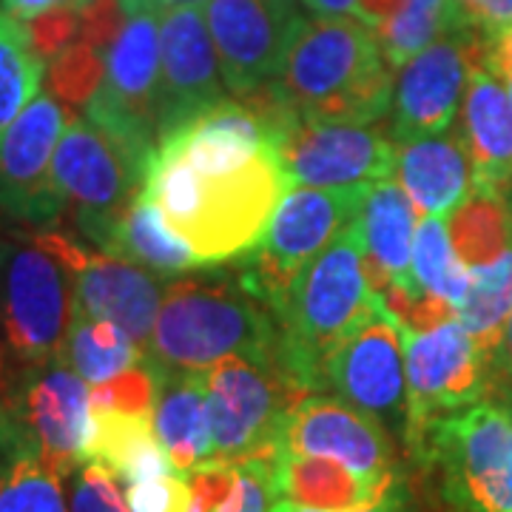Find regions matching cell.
<instances>
[{"label":"cell","instance_id":"obj_1","mask_svg":"<svg viewBox=\"0 0 512 512\" xmlns=\"http://www.w3.org/2000/svg\"><path fill=\"white\" fill-rule=\"evenodd\" d=\"M291 188L279 148H268L251 165L222 174L194 171L157 148L143 185L168 228L205 268L248 254Z\"/></svg>","mask_w":512,"mask_h":512},{"label":"cell","instance_id":"obj_2","mask_svg":"<svg viewBox=\"0 0 512 512\" xmlns=\"http://www.w3.org/2000/svg\"><path fill=\"white\" fill-rule=\"evenodd\" d=\"M276 313L234 274H185L165 282L157 322L143 353L157 373H205L228 356L279 365Z\"/></svg>","mask_w":512,"mask_h":512},{"label":"cell","instance_id":"obj_3","mask_svg":"<svg viewBox=\"0 0 512 512\" xmlns=\"http://www.w3.org/2000/svg\"><path fill=\"white\" fill-rule=\"evenodd\" d=\"M268 86L296 120L376 123L390 114L396 80L362 20L313 18Z\"/></svg>","mask_w":512,"mask_h":512},{"label":"cell","instance_id":"obj_4","mask_svg":"<svg viewBox=\"0 0 512 512\" xmlns=\"http://www.w3.org/2000/svg\"><path fill=\"white\" fill-rule=\"evenodd\" d=\"M379 313L362 268V239L356 222L330 242L296 276L276 308L282 333V373L305 393L328 387L325 370L333 350Z\"/></svg>","mask_w":512,"mask_h":512},{"label":"cell","instance_id":"obj_5","mask_svg":"<svg viewBox=\"0 0 512 512\" xmlns=\"http://www.w3.org/2000/svg\"><path fill=\"white\" fill-rule=\"evenodd\" d=\"M92 421V384L63 356L43 365H15L0 393V458L32 456L57 476L83 464Z\"/></svg>","mask_w":512,"mask_h":512},{"label":"cell","instance_id":"obj_6","mask_svg":"<svg viewBox=\"0 0 512 512\" xmlns=\"http://www.w3.org/2000/svg\"><path fill=\"white\" fill-rule=\"evenodd\" d=\"M413 461L447 512H512V421L490 399L436 421Z\"/></svg>","mask_w":512,"mask_h":512},{"label":"cell","instance_id":"obj_7","mask_svg":"<svg viewBox=\"0 0 512 512\" xmlns=\"http://www.w3.org/2000/svg\"><path fill=\"white\" fill-rule=\"evenodd\" d=\"M77 311L69 265L37 234L0 239V345L15 365H43L63 356Z\"/></svg>","mask_w":512,"mask_h":512},{"label":"cell","instance_id":"obj_8","mask_svg":"<svg viewBox=\"0 0 512 512\" xmlns=\"http://www.w3.org/2000/svg\"><path fill=\"white\" fill-rule=\"evenodd\" d=\"M370 188H291L262 239L237 259L242 285L276 313L296 276L356 222Z\"/></svg>","mask_w":512,"mask_h":512},{"label":"cell","instance_id":"obj_9","mask_svg":"<svg viewBox=\"0 0 512 512\" xmlns=\"http://www.w3.org/2000/svg\"><path fill=\"white\" fill-rule=\"evenodd\" d=\"M151 157H140L94 126L72 117L55 151V180L83 239L106 251L120 220L146 185Z\"/></svg>","mask_w":512,"mask_h":512},{"label":"cell","instance_id":"obj_10","mask_svg":"<svg viewBox=\"0 0 512 512\" xmlns=\"http://www.w3.org/2000/svg\"><path fill=\"white\" fill-rule=\"evenodd\" d=\"M126 26L106 55V77L83 114L140 157L157 151L160 18L146 3H126Z\"/></svg>","mask_w":512,"mask_h":512},{"label":"cell","instance_id":"obj_11","mask_svg":"<svg viewBox=\"0 0 512 512\" xmlns=\"http://www.w3.org/2000/svg\"><path fill=\"white\" fill-rule=\"evenodd\" d=\"M402 345L407 370L404 450L413 458L436 421L490 396V362L458 316L427 333L404 336Z\"/></svg>","mask_w":512,"mask_h":512},{"label":"cell","instance_id":"obj_12","mask_svg":"<svg viewBox=\"0 0 512 512\" xmlns=\"http://www.w3.org/2000/svg\"><path fill=\"white\" fill-rule=\"evenodd\" d=\"M202 376L214 458L234 464L271 450L285 413L308 396L279 367L245 356H228Z\"/></svg>","mask_w":512,"mask_h":512},{"label":"cell","instance_id":"obj_13","mask_svg":"<svg viewBox=\"0 0 512 512\" xmlns=\"http://www.w3.org/2000/svg\"><path fill=\"white\" fill-rule=\"evenodd\" d=\"M69 120L52 94H37L0 137V217L32 231H52L63 217L55 151Z\"/></svg>","mask_w":512,"mask_h":512},{"label":"cell","instance_id":"obj_14","mask_svg":"<svg viewBox=\"0 0 512 512\" xmlns=\"http://www.w3.org/2000/svg\"><path fill=\"white\" fill-rule=\"evenodd\" d=\"M222 80L239 100L274 83L305 18L296 0H208Z\"/></svg>","mask_w":512,"mask_h":512},{"label":"cell","instance_id":"obj_15","mask_svg":"<svg viewBox=\"0 0 512 512\" xmlns=\"http://www.w3.org/2000/svg\"><path fill=\"white\" fill-rule=\"evenodd\" d=\"M291 185L302 188H370L393 180L399 143L373 123L296 120L282 143Z\"/></svg>","mask_w":512,"mask_h":512},{"label":"cell","instance_id":"obj_16","mask_svg":"<svg viewBox=\"0 0 512 512\" xmlns=\"http://www.w3.org/2000/svg\"><path fill=\"white\" fill-rule=\"evenodd\" d=\"M35 234L52 254L69 265L77 282V305L89 316L117 325L134 342V348L146 353L165 296L160 274L106 254L94 245L89 248L86 242H77L57 231Z\"/></svg>","mask_w":512,"mask_h":512},{"label":"cell","instance_id":"obj_17","mask_svg":"<svg viewBox=\"0 0 512 512\" xmlns=\"http://www.w3.org/2000/svg\"><path fill=\"white\" fill-rule=\"evenodd\" d=\"M481 49L484 37L450 29L404 63L390 103V134L396 143L453 128L464 106L470 69L481 63Z\"/></svg>","mask_w":512,"mask_h":512},{"label":"cell","instance_id":"obj_18","mask_svg":"<svg viewBox=\"0 0 512 512\" xmlns=\"http://www.w3.org/2000/svg\"><path fill=\"white\" fill-rule=\"evenodd\" d=\"M217 46L200 3L168 6L160 15L157 140L225 103Z\"/></svg>","mask_w":512,"mask_h":512},{"label":"cell","instance_id":"obj_19","mask_svg":"<svg viewBox=\"0 0 512 512\" xmlns=\"http://www.w3.org/2000/svg\"><path fill=\"white\" fill-rule=\"evenodd\" d=\"M274 450L333 458L365 476H402L396 441L382 421L325 393H308L293 404L276 430Z\"/></svg>","mask_w":512,"mask_h":512},{"label":"cell","instance_id":"obj_20","mask_svg":"<svg viewBox=\"0 0 512 512\" xmlns=\"http://www.w3.org/2000/svg\"><path fill=\"white\" fill-rule=\"evenodd\" d=\"M330 390L367 416L379 419L404 444L407 433V370L399 328L376 313L333 350L325 370Z\"/></svg>","mask_w":512,"mask_h":512},{"label":"cell","instance_id":"obj_21","mask_svg":"<svg viewBox=\"0 0 512 512\" xmlns=\"http://www.w3.org/2000/svg\"><path fill=\"white\" fill-rule=\"evenodd\" d=\"M262 461L274 501H293L299 507L322 512H353L376 507L404 476L379 478L350 470L333 458L299 456L285 450H265Z\"/></svg>","mask_w":512,"mask_h":512},{"label":"cell","instance_id":"obj_22","mask_svg":"<svg viewBox=\"0 0 512 512\" xmlns=\"http://www.w3.org/2000/svg\"><path fill=\"white\" fill-rule=\"evenodd\" d=\"M461 140L473 165V185L510 191L512 188V94L507 83L484 66L470 69L464 94Z\"/></svg>","mask_w":512,"mask_h":512},{"label":"cell","instance_id":"obj_23","mask_svg":"<svg viewBox=\"0 0 512 512\" xmlns=\"http://www.w3.org/2000/svg\"><path fill=\"white\" fill-rule=\"evenodd\" d=\"M393 177L424 217H447L473 188V165L461 131L450 128L399 143Z\"/></svg>","mask_w":512,"mask_h":512},{"label":"cell","instance_id":"obj_24","mask_svg":"<svg viewBox=\"0 0 512 512\" xmlns=\"http://www.w3.org/2000/svg\"><path fill=\"white\" fill-rule=\"evenodd\" d=\"M83 464H97L123 484L171 473L174 464L154 430V416L120 413L92 404V421L83 444Z\"/></svg>","mask_w":512,"mask_h":512},{"label":"cell","instance_id":"obj_25","mask_svg":"<svg viewBox=\"0 0 512 512\" xmlns=\"http://www.w3.org/2000/svg\"><path fill=\"white\" fill-rule=\"evenodd\" d=\"M154 430L177 473H188L214 458L202 373H157Z\"/></svg>","mask_w":512,"mask_h":512},{"label":"cell","instance_id":"obj_26","mask_svg":"<svg viewBox=\"0 0 512 512\" xmlns=\"http://www.w3.org/2000/svg\"><path fill=\"white\" fill-rule=\"evenodd\" d=\"M413 225V200L396 180L373 185L356 217L362 251L379 259L404 288L419 285L413 276Z\"/></svg>","mask_w":512,"mask_h":512},{"label":"cell","instance_id":"obj_27","mask_svg":"<svg viewBox=\"0 0 512 512\" xmlns=\"http://www.w3.org/2000/svg\"><path fill=\"white\" fill-rule=\"evenodd\" d=\"M106 254L143 265L160 276L191 274L205 268L183 239L168 228L160 208L146 191H140L137 200L131 202L126 217L120 220L114 237L106 245Z\"/></svg>","mask_w":512,"mask_h":512},{"label":"cell","instance_id":"obj_28","mask_svg":"<svg viewBox=\"0 0 512 512\" xmlns=\"http://www.w3.org/2000/svg\"><path fill=\"white\" fill-rule=\"evenodd\" d=\"M447 231L470 271L493 265L512 248V194L473 185L464 202L447 214Z\"/></svg>","mask_w":512,"mask_h":512},{"label":"cell","instance_id":"obj_29","mask_svg":"<svg viewBox=\"0 0 512 512\" xmlns=\"http://www.w3.org/2000/svg\"><path fill=\"white\" fill-rule=\"evenodd\" d=\"M470 274V291L458 305L456 316L476 339L484 359L493 365L512 313V248L493 265L476 268Z\"/></svg>","mask_w":512,"mask_h":512},{"label":"cell","instance_id":"obj_30","mask_svg":"<svg viewBox=\"0 0 512 512\" xmlns=\"http://www.w3.org/2000/svg\"><path fill=\"white\" fill-rule=\"evenodd\" d=\"M63 359L83 382L94 387L126 373L128 367L143 359V353L134 348V342L117 325L89 316L77 305L72 328L63 345Z\"/></svg>","mask_w":512,"mask_h":512},{"label":"cell","instance_id":"obj_31","mask_svg":"<svg viewBox=\"0 0 512 512\" xmlns=\"http://www.w3.org/2000/svg\"><path fill=\"white\" fill-rule=\"evenodd\" d=\"M43 63L26 26L0 9V137L40 92Z\"/></svg>","mask_w":512,"mask_h":512},{"label":"cell","instance_id":"obj_32","mask_svg":"<svg viewBox=\"0 0 512 512\" xmlns=\"http://www.w3.org/2000/svg\"><path fill=\"white\" fill-rule=\"evenodd\" d=\"M413 276L424 291L436 293L458 311L470 291V268L453 248L444 217H424L413 239Z\"/></svg>","mask_w":512,"mask_h":512},{"label":"cell","instance_id":"obj_33","mask_svg":"<svg viewBox=\"0 0 512 512\" xmlns=\"http://www.w3.org/2000/svg\"><path fill=\"white\" fill-rule=\"evenodd\" d=\"M63 481L32 456L0 458V512H69Z\"/></svg>","mask_w":512,"mask_h":512},{"label":"cell","instance_id":"obj_34","mask_svg":"<svg viewBox=\"0 0 512 512\" xmlns=\"http://www.w3.org/2000/svg\"><path fill=\"white\" fill-rule=\"evenodd\" d=\"M447 32V0H407L402 12L373 35L390 69H402Z\"/></svg>","mask_w":512,"mask_h":512},{"label":"cell","instance_id":"obj_35","mask_svg":"<svg viewBox=\"0 0 512 512\" xmlns=\"http://www.w3.org/2000/svg\"><path fill=\"white\" fill-rule=\"evenodd\" d=\"M106 77V55L77 37L69 49L49 60V86L69 106H86Z\"/></svg>","mask_w":512,"mask_h":512},{"label":"cell","instance_id":"obj_36","mask_svg":"<svg viewBox=\"0 0 512 512\" xmlns=\"http://www.w3.org/2000/svg\"><path fill=\"white\" fill-rule=\"evenodd\" d=\"M92 404L100 407H114L120 413H134V416H154V404H157V373L148 365L146 359H140L134 367H128L126 373L114 376L111 382L94 384Z\"/></svg>","mask_w":512,"mask_h":512},{"label":"cell","instance_id":"obj_37","mask_svg":"<svg viewBox=\"0 0 512 512\" xmlns=\"http://www.w3.org/2000/svg\"><path fill=\"white\" fill-rule=\"evenodd\" d=\"M69 481V512H131L123 481L109 470L80 464Z\"/></svg>","mask_w":512,"mask_h":512},{"label":"cell","instance_id":"obj_38","mask_svg":"<svg viewBox=\"0 0 512 512\" xmlns=\"http://www.w3.org/2000/svg\"><path fill=\"white\" fill-rule=\"evenodd\" d=\"M131 512H188L191 510V490L183 473L171 470L160 476L140 478L123 484Z\"/></svg>","mask_w":512,"mask_h":512},{"label":"cell","instance_id":"obj_39","mask_svg":"<svg viewBox=\"0 0 512 512\" xmlns=\"http://www.w3.org/2000/svg\"><path fill=\"white\" fill-rule=\"evenodd\" d=\"M507 26H512V12L507 0H447V32L493 40Z\"/></svg>","mask_w":512,"mask_h":512},{"label":"cell","instance_id":"obj_40","mask_svg":"<svg viewBox=\"0 0 512 512\" xmlns=\"http://www.w3.org/2000/svg\"><path fill=\"white\" fill-rule=\"evenodd\" d=\"M183 476L188 481V490H191V510L188 512H217L228 501V495L237 484L239 464L211 458V461H202L200 467L188 470Z\"/></svg>","mask_w":512,"mask_h":512},{"label":"cell","instance_id":"obj_41","mask_svg":"<svg viewBox=\"0 0 512 512\" xmlns=\"http://www.w3.org/2000/svg\"><path fill=\"white\" fill-rule=\"evenodd\" d=\"M29 40L35 46V52L46 63L55 60L63 49H69L74 40L80 37V12L74 9H55V12H46L40 18H32L23 23Z\"/></svg>","mask_w":512,"mask_h":512},{"label":"cell","instance_id":"obj_42","mask_svg":"<svg viewBox=\"0 0 512 512\" xmlns=\"http://www.w3.org/2000/svg\"><path fill=\"white\" fill-rule=\"evenodd\" d=\"M274 493L268 484V473L259 458L239 461V478L228 501L217 512H271Z\"/></svg>","mask_w":512,"mask_h":512},{"label":"cell","instance_id":"obj_43","mask_svg":"<svg viewBox=\"0 0 512 512\" xmlns=\"http://www.w3.org/2000/svg\"><path fill=\"white\" fill-rule=\"evenodd\" d=\"M126 6L123 0H89L80 12V37L109 55L111 43L126 26Z\"/></svg>","mask_w":512,"mask_h":512},{"label":"cell","instance_id":"obj_44","mask_svg":"<svg viewBox=\"0 0 512 512\" xmlns=\"http://www.w3.org/2000/svg\"><path fill=\"white\" fill-rule=\"evenodd\" d=\"M89 0H0V9L12 18H18L20 23L26 20L40 18L46 12H55V9H74V12H83Z\"/></svg>","mask_w":512,"mask_h":512},{"label":"cell","instance_id":"obj_45","mask_svg":"<svg viewBox=\"0 0 512 512\" xmlns=\"http://www.w3.org/2000/svg\"><path fill=\"white\" fill-rule=\"evenodd\" d=\"M481 66L498 74L501 80L512 77V26H507L501 35H495L493 40H484V57Z\"/></svg>","mask_w":512,"mask_h":512},{"label":"cell","instance_id":"obj_46","mask_svg":"<svg viewBox=\"0 0 512 512\" xmlns=\"http://www.w3.org/2000/svg\"><path fill=\"white\" fill-rule=\"evenodd\" d=\"M512 390V313L510 322H507V330H504V342L498 348V356L490 365V396L487 399H495L501 393H510Z\"/></svg>","mask_w":512,"mask_h":512},{"label":"cell","instance_id":"obj_47","mask_svg":"<svg viewBox=\"0 0 512 512\" xmlns=\"http://www.w3.org/2000/svg\"><path fill=\"white\" fill-rule=\"evenodd\" d=\"M271 512H322V510H308V507H299L293 501H274ZM353 512H413L410 510V493L404 487V481H399L390 493L384 495L376 507H367V510H353Z\"/></svg>","mask_w":512,"mask_h":512},{"label":"cell","instance_id":"obj_48","mask_svg":"<svg viewBox=\"0 0 512 512\" xmlns=\"http://www.w3.org/2000/svg\"><path fill=\"white\" fill-rule=\"evenodd\" d=\"M407 6V0H356L353 15L362 20L370 32L382 29L387 20H393Z\"/></svg>","mask_w":512,"mask_h":512},{"label":"cell","instance_id":"obj_49","mask_svg":"<svg viewBox=\"0 0 512 512\" xmlns=\"http://www.w3.org/2000/svg\"><path fill=\"white\" fill-rule=\"evenodd\" d=\"M316 18H348L356 9V0H302Z\"/></svg>","mask_w":512,"mask_h":512},{"label":"cell","instance_id":"obj_50","mask_svg":"<svg viewBox=\"0 0 512 512\" xmlns=\"http://www.w3.org/2000/svg\"><path fill=\"white\" fill-rule=\"evenodd\" d=\"M126 3H146L151 9H168V6H180V3H202V0H126Z\"/></svg>","mask_w":512,"mask_h":512},{"label":"cell","instance_id":"obj_51","mask_svg":"<svg viewBox=\"0 0 512 512\" xmlns=\"http://www.w3.org/2000/svg\"><path fill=\"white\" fill-rule=\"evenodd\" d=\"M490 402L498 404V407H501V410H504V413H507L512 421V390L510 393H501V396H495V399H490Z\"/></svg>","mask_w":512,"mask_h":512},{"label":"cell","instance_id":"obj_52","mask_svg":"<svg viewBox=\"0 0 512 512\" xmlns=\"http://www.w3.org/2000/svg\"><path fill=\"white\" fill-rule=\"evenodd\" d=\"M504 83H507V89H510V94H512V77H507Z\"/></svg>","mask_w":512,"mask_h":512},{"label":"cell","instance_id":"obj_53","mask_svg":"<svg viewBox=\"0 0 512 512\" xmlns=\"http://www.w3.org/2000/svg\"><path fill=\"white\" fill-rule=\"evenodd\" d=\"M507 6H510V12H512V0H507Z\"/></svg>","mask_w":512,"mask_h":512}]
</instances>
